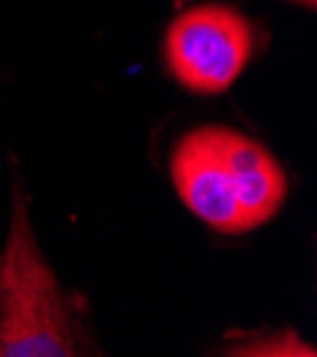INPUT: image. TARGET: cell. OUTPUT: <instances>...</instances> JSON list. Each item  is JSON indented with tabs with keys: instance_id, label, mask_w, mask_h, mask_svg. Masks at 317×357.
Returning <instances> with one entry per match:
<instances>
[{
	"instance_id": "1",
	"label": "cell",
	"mask_w": 317,
	"mask_h": 357,
	"mask_svg": "<svg viewBox=\"0 0 317 357\" xmlns=\"http://www.w3.org/2000/svg\"><path fill=\"white\" fill-rule=\"evenodd\" d=\"M169 174L186 209L229 237L269 223L289 192L286 172L269 149L229 126L186 132L171 152Z\"/></svg>"
},
{
	"instance_id": "2",
	"label": "cell",
	"mask_w": 317,
	"mask_h": 357,
	"mask_svg": "<svg viewBox=\"0 0 317 357\" xmlns=\"http://www.w3.org/2000/svg\"><path fill=\"white\" fill-rule=\"evenodd\" d=\"M103 354L77 294L57 283L38 249L29 197L15 174L12 226L0 252V357Z\"/></svg>"
},
{
	"instance_id": "3",
	"label": "cell",
	"mask_w": 317,
	"mask_h": 357,
	"mask_svg": "<svg viewBox=\"0 0 317 357\" xmlns=\"http://www.w3.org/2000/svg\"><path fill=\"white\" fill-rule=\"evenodd\" d=\"M257 54V26L223 3L180 12L163 38L169 75L194 95H220Z\"/></svg>"
},
{
	"instance_id": "4",
	"label": "cell",
	"mask_w": 317,
	"mask_h": 357,
	"mask_svg": "<svg viewBox=\"0 0 317 357\" xmlns=\"http://www.w3.org/2000/svg\"><path fill=\"white\" fill-rule=\"evenodd\" d=\"M220 354H306L311 357L314 349L303 343L295 332L280 329V332H249V335H229Z\"/></svg>"
},
{
	"instance_id": "5",
	"label": "cell",
	"mask_w": 317,
	"mask_h": 357,
	"mask_svg": "<svg viewBox=\"0 0 317 357\" xmlns=\"http://www.w3.org/2000/svg\"><path fill=\"white\" fill-rule=\"evenodd\" d=\"M295 6H303V9H314V0H289Z\"/></svg>"
}]
</instances>
